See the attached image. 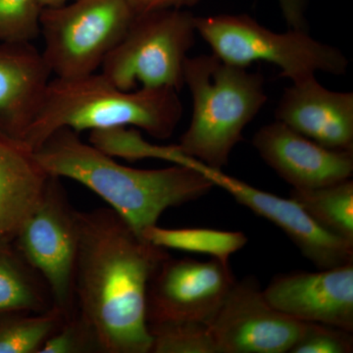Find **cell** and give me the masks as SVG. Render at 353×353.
<instances>
[{"mask_svg":"<svg viewBox=\"0 0 353 353\" xmlns=\"http://www.w3.org/2000/svg\"><path fill=\"white\" fill-rule=\"evenodd\" d=\"M76 313L101 353H150L146 318L150 280L170 256L145 240L111 208L79 211Z\"/></svg>","mask_w":353,"mask_h":353,"instance_id":"6da1fadb","label":"cell"},{"mask_svg":"<svg viewBox=\"0 0 353 353\" xmlns=\"http://www.w3.org/2000/svg\"><path fill=\"white\" fill-rule=\"evenodd\" d=\"M34 153L48 175L69 179L88 188L139 236L157 225L167 209L196 201L215 187L201 171L202 163L199 168L182 165L132 168L69 129L51 134Z\"/></svg>","mask_w":353,"mask_h":353,"instance_id":"7a4b0ae2","label":"cell"},{"mask_svg":"<svg viewBox=\"0 0 353 353\" xmlns=\"http://www.w3.org/2000/svg\"><path fill=\"white\" fill-rule=\"evenodd\" d=\"M178 92L171 88L124 90L101 72L50 80L24 143L36 152L61 129L79 132L116 127L143 130L158 139L170 138L182 119Z\"/></svg>","mask_w":353,"mask_h":353,"instance_id":"3957f363","label":"cell"},{"mask_svg":"<svg viewBox=\"0 0 353 353\" xmlns=\"http://www.w3.org/2000/svg\"><path fill=\"white\" fill-rule=\"evenodd\" d=\"M183 83L192 95V113L178 146L209 168L222 170L243 130L266 103L263 76L212 53L187 58Z\"/></svg>","mask_w":353,"mask_h":353,"instance_id":"277c9868","label":"cell"},{"mask_svg":"<svg viewBox=\"0 0 353 353\" xmlns=\"http://www.w3.org/2000/svg\"><path fill=\"white\" fill-rule=\"evenodd\" d=\"M194 22L213 54L234 66L267 62L292 83L318 72L341 76L347 71V58L339 48L316 41L306 31L273 32L243 14L196 17Z\"/></svg>","mask_w":353,"mask_h":353,"instance_id":"5b68a950","label":"cell"},{"mask_svg":"<svg viewBox=\"0 0 353 353\" xmlns=\"http://www.w3.org/2000/svg\"><path fill=\"white\" fill-rule=\"evenodd\" d=\"M196 16L183 9L136 15L101 67L116 87L182 90L188 52L196 39Z\"/></svg>","mask_w":353,"mask_h":353,"instance_id":"8992f818","label":"cell"},{"mask_svg":"<svg viewBox=\"0 0 353 353\" xmlns=\"http://www.w3.org/2000/svg\"><path fill=\"white\" fill-rule=\"evenodd\" d=\"M134 17L127 0H72L43 8L41 53L51 74L68 79L99 72Z\"/></svg>","mask_w":353,"mask_h":353,"instance_id":"52a82bcc","label":"cell"},{"mask_svg":"<svg viewBox=\"0 0 353 353\" xmlns=\"http://www.w3.org/2000/svg\"><path fill=\"white\" fill-rule=\"evenodd\" d=\"M61 179L50 176L38 205L24 221L13 245L48 285L53 306L76 314L74 283L80 227Z\"/></svg>","mask_w":353,"mask_h":353,"instance_id":"ba28073f","label":"cell"},{"mask_svg":"<svg viewBox=\"0 0 353 353\" xmlns=\"http://www.w3.org/2000/svg\"><path fill=\"white\" fill-rule=\"evenodd\" d=\"M236 282L229 262L167 257L148 285V327L176 322L209 326Z\"/></svg>","mask_w":353,"mask_h":353,"instance_id":"9c48e42d","label":"cell"},{"mask_svg":"<svg viewBox=\"0 0 353 353\" xmlns=\"http://www.w3.org/2000/svg\"><path fill=\"white\" fill-rule=\"evenodd\" d=\"M303 323L274 308L248 277L236 281L209 331L216 353H289Z\"/></svg>","mask_w":353,"mask_h":353,"instance_id":"30bf717a","label":"cell"},{"mask_svg":"<svg viewBox=\"0 0 353 353\" xmlns=\"http://www.w3.org/2000/svg\"><path fill=\"white\" fill-rule=\"evenodd\" d=\"M201 171L215 187L226 190L241 205L280 228L301 254L319 270L353 261V241L330 233L292 199L256 189L206 165L202 166Z\"/></svg>","mask_w":353,"mask_h":353,"instance_id":"8fae6325","label":"cell"},{"mask_svg":"<svg viewBox=\"0 0 353 353\" xmlns=\"http://www.w3.org/2000/svg\"><path fill=\"white\" fill-rule=\"evenodd\" d=\"M263 294L274 308L292 319L353 333V261L318 272L280 274Z\"/></svg>","mask_w":353,"mask_h":353,"instance_id":"7c38bea8","label":"cell"},{"mask_svg":"<svg viewBox=\"0 0 353 353\" xmlns=\"http://www.w3.org/2000/svg\"><path fill=\"white\" fill-rule=\"evenodd\" d=\"M252 145L292 189L327 187L352 176L353 152L318 145L277 120L255 132Z\"/></svg>","mask_w":353,"mask_h":353,"instance_id":"4fadbf2b","label":"cell"},{"mask_svg":"<svg viewBox=\"0 0 353 353\" xmlns=\"http://www.w3.org/2000/svg\"><path fill=\"white\" fill-rule=\"evenodd\" d=\"M276 120L330 150L353 152V94L330 90L310 76L285 88Z\"/></svg>","mask_w":353,"mask_h":353,"instance_id":"5bb4252c","label":"cell"},{"mask_svg":"<svg viewBox=\"0 0 353 353\" xmlns=\"http://www.w3.org/2000/svg\"><path fill=\"white\" fill-rule=\"evenodd\" d=\"M51 75L32 41L0 43V132L24 141Z\"/></svg>","mask_w":353,"mask_h":353,"instance_id":"9a60e30c","label":"cell"},{"mask_svg":"<svg viewBox=\"0 0 353 353\" xmlns=\"http://www.w3.org/2000/svg\"><path fill=\"white\" fill-rule=\"evenodd\" d=\"M50 176L24 141L0 132V241H11L39 201Z\"/></svg>","mask_w":353,"mask_h":353,"instance_id":"2e32d148","label":"cell"},{"mask_svg":"<svg viewBox=\"0 0 353 353\" xmlns=\"http://www.w3.org/2000/svg\"><path fill=\"white\" fill-rule=\"evenodd\" d=\"M53 307L48 285L11 241H0V316Z\"/></svg>","mask_w":353,"mask_h":353,"instance_id":"e0dca14e","label":"cell"},{"mask_svg":"<svg viewBox=\"0 0 353 353\" xmlns=\"http://www.w3.org/2000/svg\"><path fill=\"white\" fill-rule=\"evenodd\" d=\"M145 240L164 250L201 253L212 259L229 262L230 257L248 243L241 232L220 231L206 228L168 229L155 225L141 234Z\"/></svg>","mask_w":353,"mask_h":353,"instance_id":"ac0fdd59","label":"cell"},{"mask_svg":"<svg viewBox=\"0 0 353 353\" xmlns=\"http://www.w3.org/2000/svg\"><path fill=\"white\" fill-rule=\"evenodd\" d=\"M290 194L320 226L353 241L352 180L316 189H292Z\"/></svg>","mask_w":353,"mask_h":353,"instance_id":"d6986e66","label":"cell"},{"mask_svg":"<svg viewBox=\"0 0 353 353\" xmlns=\"http://www.w3.org/2000/svg\"><path fill=\"white\" fill-rule=\"evenodd\" d=\"M90 145L113 158L137 161L157 159L197 168L199 160L188 157L176 145H159L146 141L139 129L116 127L90 132Z\"/></svg>","mask_w":353,"mask_h":353,"instance_id":"ffe728a7","label":"cell"},{"mask_svg":"<svg viewBox=\"0 0 353 353\" xmlns=\"http://www.w3.org/2000/svg\"><path fill=\"white\" fill-rule=\"evenodd\" d=\"M0 320V353H39L46 340L66 319L54 307L43 313H19Z\"/></svg>","mask_w":353,"mask_h":353,"instance_id":"44dd1931","label":"cell"},{"mask_svg":"<svg viewBox=\"0 0 353 353\" xmlns=\"http://www.w3.org/2000/svg\"><path fill=\"white\" fill-rule=\"evenodd\" d=\"M148 328L152 338L150 353H216L208 325L176 322Z\"/></svg>","mask_w":353,"mask_h":353,"instance_id":"7402d4cb","label":"cell"},{"mask_svg":"<svg viewBox=\"0 0 353 353\" xmlns=\"http://www.w3.org/2000/svg\"><path fill=\"white\" fill-rule=\"evenodd\" d=\"M41 11L39 0H0V43L34 41Z\"/></svg>","mask_w":353,"mask_h":353,"instance_id":"603a6c76","label":"cell"},{"mask_svg":"<svg viewBox=\"0 0 353 353\" xmlns=\"http://www.w3.org/2000/svg\"><path fill=\"white\" fill-rule=\"evenodd\" d=\"M353 336L347 330L303 322L299 338L289 353H352Z\"/></svg>","mask_w":353,"mask_h":353,"instance_id":"cb8c5ba5","label":"cell"},{"mask_svg":"<svg viewBox=\"0 0 353 353\" xmlns=\"http://www.w3.org/2000/svg\"><path fill=\"white\" fill-rule=\"evenodd\" d=\"M99 347L87 324L74 314L66 318L43 343L39 353H95Z\"/></svg>","mask_w":353,"mask_h":353,"instance_id":"d4e9b609","label":"cell"},{"mask_svg":"<svg viewBox=\"0 0 353 353\" xmlns=\"http://www.w3.org/2000/svg\"><path fill=\"white\" fill-rule=\"evenodd\" d=\"M199 1L201 0H127L136 15L165 9H183L196 6Z\"/></svg>","mask_w":353,"mask_h":353,"instance_id":"484cf974","label":"cell"},{"mask_svg":"<svg viewBox=\"0 0 353 353\" xmlns=\"http://www.w3.org/2000/svg\"><path fill=\"white\" fill-rule=\"evenodd\" d=\"M289 29L306 31L307 0H277Z\"/></svg>","mask_w":353,"mask_h":353,"instance_id":"4316f807","label":"cell"},{"mask_svg":"<svg viewBox=\"0 0 353 353\" xmlns=\"http://www.w3.org/2000/svg\"><path fill=\"white\" fill-rule=\"evenodd\" d=\"M70 1H72V0H39L43 9L48 8V7L63 6V4L68 3Z\"/></svg>","mask_w":353,"mask_h":353,"instance_id":"83f0119b","label":"cell"}]
</instances>
